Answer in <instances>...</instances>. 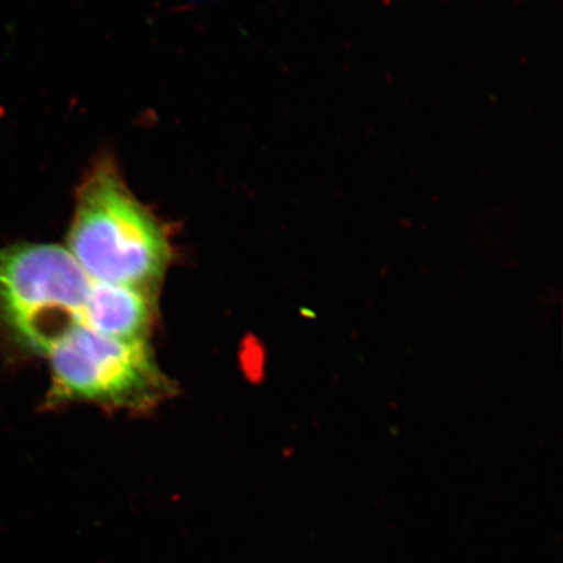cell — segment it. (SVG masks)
<instances>
[{"label":"cell","instance_id":"obj_1","mask_svg":"<svg viewBox=\"0 0 563 563\" xmlns=\"http://www.w3.org/2000/svg\"><path fill=\"white\" fill-rule=\"evenodd\" d=\"M67 250L96 284L146 292L164 278L173 256L166 228L109 157L96 162L77 191Z\"/></svg>","mask_w":563,"mask_h":563},{"label":"cell","instance_id":"obj_2","mask_svg":"<svg viewBox=\"0 0 563 563\" xmlns=\"http://www.w3.org/2000/svg\"><path fill=\"white\" fill-rule=\"evenodd\" d=\"M93 286L65 246H3L0 332L19 347L46 356L70 327L82 323Z\"/></svg>","mask_w":563,"mask_h":563},{"label":"cell","instance_id":"obj_3","mask_svg":"<svg viewBox=\"0 0 563 563\" xmlns=\"http://www.w3.org/2000/svg\"><path fill=\"white\" fill-rule=\"evenodd\" d=\"M46 357L52 369L51 404L86 400L145 408L170 390L146 341L112 340L82 323L70 327Z\"/></svg>","mask_w":563,"mask_h":563},{"label":"cell","instance_id":"obj_4","mask_svg":"<svg viewBox=\"0 0 563 563\" xmlns=\"http://www.w3.org/2000/svg\"><path fill=\"white\" fill-rule=\"evenodd\" d=\"M153 317L152 292L95 282L82 325L112 340L146 341Z\"/></svg>","mask_w":563,"mask_h":563}]
</instances>
